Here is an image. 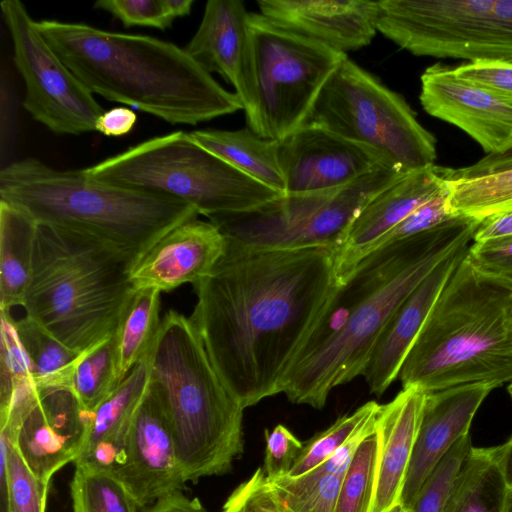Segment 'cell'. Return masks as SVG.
<instances>
[{"mask_svg":"<svg viewBox=\"0 0 512 512\" xmlns=\"http://www.w3.org/2000/svg\"><path fill=\"white\" fill-rule=\"evenodd\" d=\"M193 285L197 303L189 318L244 409L282 393L341 286L329 248H257L228 237L212 271Z\"/></svg>","mask_w":512,"mask_h":512,"instance_id":"obj_1","label":"cell"},{"mask_svg":"<svg viewBox=\"0 0 512 512\" xmlns=\"http://www.w3.org/2000/svg\"><path fill=\"white\" fill-rule=\"evenodd\" d=\"M480 223L458 214L367 255L334 294L287 374L282 393L288 400L321 409L332 389L362 375L399 306L447 255L473 241Z\"/></svg>","mask_w":512,"mask_h":512,"instance_id":"obj_2","label":"cell"},{"mask_svg":"<svg viewBox=\"0 0 512 512\" xmlns=\"http://www.w3.org/2000/svg\"><path fill=\"white\" fill-rule=\"evenodd\" d=\"M64 64L92 93L170 124L197 125L243 110L184 48L85 23L37 21Z\"/></svg>","mask_w":512,"mask_h":512,"instance_id":"obj_3","label":"cell"},{"mask_svg":"<svg viewBox=\"0 0 512 512\" xmlns=\"http://www.w3.org/2000/svg\"><path fill=\"white\" fill-rule=\"evenodd\" d=\"M0 200L39 224L90 236L134 264L167 232L199 215L178 198L94 180L82 169L58 170L35 158L1 169Z\"/></svg>","mask_w":512,"mask_h":512,"instance_id":"obj_4","label":"cell"},{"mask_svg":"<svg viewBox=\"0 0 512 512\" xmlns=\"http://www.w3.org/2000/svg\"><path fill=\"white\" fill-rule=\"evenodd\" d=\"M466 257V256H465ZM440 291L398 378L426 393L512 382V286L465 260Z\"/></svg>","mask_w":512,"mask_h":512,"instance_id":"obj_5","label":"cell"},{"mask_svg":"<svg viewBox=\"0 0 512 512\" xmlns=\"http://www.w3.org/2000/svg\"><path fill=\"white\" fill-rule=\"evenodd\" d=\"M147 357L150 391L186 482L228 472L244 448V407L221 380L190 318L169 310Z\"/></svg>","mask_w":512,"mask_h":512,"instance_id":"obj_6","label":"cell"},{"mask_svg":"<svg viewBox=\"0 0 512 512\" xmlns=\"http://www.w3.org/2000/svg\"><path fill=\"white\" fill-rule=\"evenodd\" d=\"M133 265L90 236L38 223L26 317L81 353L115 334L135 292Z\"/></svg>","mask_w":512,"mask_h":512,"instance_id":"obj_7","label":"cell"},{"mask_svg":"<svg viewBox=\"0 0 512 512\" xmlns=\"http://www.w3.org/2000/svg\"><path fill=\"white\" fill-rule=\"evenodd\" d=\"M82 170L94 180L178 198L208 218L247 211L282 196L185 131L151 138Z\"/></svg>","mask_w":512,"mask_h":512,"instance_id":"obj_8","label":"cell"},{"mask_svg":"<svg viewBox=\"0 0 512 512\" xmlns=\"http://www.w3.org/2000/svg\"><path fill=\"white\" fill-rule=\"evenodd\" d=\"M305 124L370 147L396 170L434 165L436 139L398 93L345 55L319 93Z\"/></svg>","mask_w":512,"mask_h":512,"instance_id":"obj_9","label":"cell"},{"mask_svg":"<svg viewBox=\"0 0 512 512\" xmlns=\"http://www.w3.org/2000/svg\"><path fill=\"white\" fill-rule=\"evenodd\" d=\"M255 107L247 126L262 138L280 140L303 126L339 53L250 13Z\"/></svg>","mask_w":512,"mask_h":512,"instance_id":"obj_10","label":"cell"},{"mask_svg":"<svg viewBox=\"0 0 512 512\" xmlns=\"http://www.w3.org/2000/svg\"><path fill=\"white\" fill-rule=\"evenodd\" d=\"M403 174L382 165L337 189L285 194L247 211L208 219L226 237L248 246L326 247L333 251L365 204Z\"/></svg>","mask_w":512,"mask_h":512,"instance_id":"obj_11","label":"cell"},{"mask_svg":"<svg viewBox=\"0 0 512 512\" xmlns=\"http://www.w3.org/2000/svg\"><path fill=\"white\" fill-rule=\"evenodd\" d=\"M0 7L25 84V110L56 134L95 131L104 109L49 45L25 5L3 0Z\"/></svg>","mask_w":512,"mask_h":512,"instance_id":"obj_12","label":"cell"},{"mask_svg":"<svg viewBox=\"0 0 512 512\" xmlns=\"http://www.w3.org/2000/svg\"><path fill=\"white\" fill-rule=\"evenodd\" d=\"M494 0H380L377 32L417 56L485 60L493 49Z\"/></svg>","mask_w":512,"mask_h":512,"instance_id":"obj_13","label":"cell"},{"mask_svg":"<svg viewBox=\"0 0 512 512\" xmlns=\"http://www.w3.org/2000/svg\"><path fill=\"white\" fill-rule=\"evenodd\" d=\"M285 194L337 189L382 165L374 149L314 124H304L278 140Z\"/></svg>","mask_w":512,"mask_h":512,"instance_id":"obj_14","label":"cell"},{"mask_svg":"<svg viewBox=\"0 0 512 512\" xmlns=\"http://www.w3.org/2000/svg\"><path fill=\"white\" fill-rule=\"evenodd\" d=\"M420 80L419 100L426 113L464 131L487 155L512 151V100L440 63L426 68Z\"/></svg>","mask_w":512,"mask_h":512,"instance_id":"obj_15","label":"cell"},{"mask_svg":"<svg viewBox=\"0 0 512 512\" xmlns=\"http://www.w3.org/2000/svg\"><path fill=\"white\" fill-rule=\"evenodd\" d=\"M447 185L443 167L408 172L374 195L354 217L333 249L335 275L342 286L377 242Z\"/></svg>","mask_w":512,"mask_h":512,"instance_id":"obj_16","label":"cell"},{"mask_svg":"<svg viewBox=\"0 0 512 512\" xmlns=\"http://www.w3.org/2000/svg\"><path fill=\"white\" fill-rule=\"evenodd\" d=\"M114 474L139 507L182 492L180 468L167 419L149 388L130 427L121 464Z\"/></svg>","mask_w":512,"mask_h":512,"instance_id":"obj_17","label":"cell"},{"mask_svg":"<svg viewBox=\"0 0 512 512\" xmlns=\"http://www.w3.org/2000/svg\"><path fill=\"white\" fill-rule=\"evenodd\" d=\"M88 412L66 389H40L25 414L15 446L32 473L50 482L60 468L74 462L84 445Z\"/></svg>","mask_w":512,"mask_h":512,"instance_id":"obj_18","label":"cell"},{"mask_svg":"<svg viewBox=\"0 0 512 512\" xmlns=\"http://www.w3.org/2000/svg\"><path fill=\"white\" fill-rule=\"evenodd\" d=\"M249 20L242 1L209 0L198 29L184 48L204 70L220 74L234 87L246 118L256 100Z\"/></svg>","mask_w":512,"mask_h":512,"instance_id":"obj_19","label":"cell"},{"mask_svg":"<svg viewBox=\"0 0 512 512\" xmlns=\"http://www.w3.org/2000/svg\"><path fill=\"white\" fill-rule=\"evenodd\" d=\"M493 388L470 384L426 393L420 425L406 473L401 503L412 509L438 463L463 436Z\"/></svg>","mask_w":512,"mask_h":512,"instance_id":"obj_20","label":"cell"},{"mask_svg":"<svg viewBox=\"0 0 512 512\" xmlns=\"http://www.w3.org/2000/svg\"><path fill=\"white\" fill-rule=\"evenodd\" d=\"M226 237L211 221H184L160 238L131 268L135 290H173L206 277L221 258Z\"/></svg>","mask_w":512,"mask_h":512,"instance_id":"obj_21","label":"cell"},{"mask_svg":"<svg viewBox=\"0 0 512 512\" xmlns=\"http://www.w3.org/2000/svg\"><path fill=\"white\" fill-rule=\"evenodd\" d=\"M260 13L287 30L346 54L375 37L377 1L258 0Z\"/></svg>","mask_w":512,"mask_h":512,"instance_id":"obj_22","label":"cell"},{"mask_svg":"<svg viewBox=\"0 0 512 512\" xmlns=\"http://www.w3.org/2000/svg\"><path fill=\"white\" fill-rule=\"evenodd\" d=\"M469 244L454 249L403 301L378 337L363 376L370 392L380 397L398 378L402 364L420 333L440 291Z\"/></svg>","mask_w":512,"mask_h":512,"instance_id":"obj_23","label":"cell"},{"mask_svg":"<svg viewBox=\"0 0 512 512\" xmlns=\"http://www.w3.org/2000/svg\"><path fill=\"white\" fill-rule=\"evenodd\" d=\"M425 397V391L411 386L380 405L375 420L378 449L369 512H388L401 502Z\"/></svg>","mask_w":512,"mask_h":512,"instance_id":"obj_24","label":"cell"},{"mask_svg":"<svg viewBox=\"0 0 512 512\" xmlns=\"http://www.w3.org/2000/svg\"><path fill=\"white\" fill-rule=\"evenodd\" d=\"M149 388L150 368L146 356L94 411L88 412L85 442L75 465L114 473L122 462L130 427Z\"/></svg>","mask_w":512,"mask_h":512,"instance_id":"obj_25","label":"cell"},{"mask_svg":"<svg viewBox=\"0 0 512 512\" xmlns=\"http://www.w3.org/2000/svg\"><path fill=\"white\" fill-rule=\"evenodd\" d=\"M190 137L226 163L285 195V180L278 161V140L266 139L250 128L239 130H195Z\"/></svg>","mask_w":512,"mask_h":512,"instance_id":"obj_26","label":"cell"},{"mask_svg":"<svg viewBox=\"0 0 512 512\" xmlns=\"http://www.w3.org/2000/svg\"><path fill=\"white\" fill-rule=\"evenodd\" d=\"M38 223L0 200V309L23 306L29 287Z\"/></svg>","mask_w":512,"mask_h":512,"instance_id":"obj_27","label":"cell"},{"mask_svg":"<svg viewBox=\"0 0 512 512\" xmlns=\"http://www.w3.org/2000/svg\"><path fill=\"white\" fill-rule=\"evenodd\" d=\"M507 492L494 447H473L451 485L442 512H503Z\"/></svg>","mask_w":512,"mask_h":512,"instance_id":"obj_28","label":"cell"},{"mask_svg":"<svg viewBox=\"0 0 512 512\" xmlns=\"http://www.w3.org/2000/svg\"><path fill=\"white\" fill-rule=\"evenodd\" d=\"M160 294L156 288L135 290L114 334L120 382L149 353L160 327Z\"/></svg>","mask_w":512,"mask_h":512,"instance_id":"obj_29","label":"cell"},{"mask_svg":"<svg viewBox=\"0 0 512 512\" xmlns=\"http://www.w3.org/2000/svg\"><path fill=\"white\" fill-rule=\"evenodd\" d=\"M16 327L31 362L35 385L40 389L71 391L82 352L70 349L26 316L16 321Z\"/></svg>","mask_w":512,"mask_h":512,"instance_id":"obj_30","label":"cell"},{"mask_svg":"<svg viewBox=\"0 0 512 512\" xmlns=\"http://www.w3.org/2000/svg\"><path fill=\"white\" fill-rule=\"evenodd\" d=\"M443 172L455 214L483 221L512 211V168L471 177L449 176L445 168Z\"/></svg>","mask_w":512,"mask_h":512,"instance_id":"obj_31","label":"cell"},{"mask_svg":"<svg viewBox=\"0 0 512 512\" xmlns=\"http://www.w3.org/2000/svg\"><path fill=\"white\" fill-rule=\"evenodd\" d=\"M49 482L37 478L16 446L0 436L1 512H45Z\"/></svg>","mask_w":512,"mask_h":512,"instance_id":"obj_32","label":"cell"},{"mask_svg":"<svg viewBox=\"0 0 512 512\" xmlns=\"http://www.w3.org/2000/svg\"><path fill=\"white\" fill-rule=\"evenodd\" d=\"M114 335L82 352L71 392L86 412L94 411L120 384Z\"/></svg>","mask_w":512,"mask_h":512,"instance_id":"obj_33","label":"cell"},{"mask_svg":"<svg viewBox=\"0 0 512 512\" xmlns=\"http://www.w3.org/2000/svg\"><path fill=\"white\" fill-rule=\"evenodd\" d=\"M73 512H137L136 500L111 472L76 464L70 485Z\"/></svg>","mask_w":512,"mask_h":512,"instance_id":"obj_34","label":"cell"},{"mask_svg":"<svg viewBox=\"0 0 512 512\" xmlns=\"http://www.w3.org/2000/svg\"><path fill=\"white\" fill-rule=\"evenodd\" d=\"M345 473L327 474L314 481L266 478V485L277 512H335Z\"/></svg>","mask_w":512,"mask_h":512,"instance_id":"obj_35","label":"cell"},{"mask_svg":"<svg viewBox=\"0 0 512 512\" xmlns=\"http://www.w3.org/2000/svg\"><path fill=\"white\" fill-rule=\"evenodd\" d=\"M380 405L369 401L351 414L339 417L324 431L315 434L301 449L292 469L287 476L299 477L315 469L336 450L345 444L370 418L377 414Z\"/></svg>","mask_w":512,"mask_h":512,"instance_id":"obj_36","label":"cell"},{"mask_svg":"<svg viewBox=\"0 0 512 512\" xmlns=\"http://www.w3.org/2000/svg\"><path fill=\"white\" fill-rule=\"evenodd\" d=\"M376 431L358 446L345 473L335 512H369L376 470Z\"/></svg>","mask_w":512,"mask_h":512,"instance_id":"obj_37","label":"cell"},{"mask_svg":"<svg viewBox=\"0 0 512 512\" xmlns=\"http://www.w3.org/2000/svg\"><path fill=\"white\" fill-rule=\"evenodd\" d=\"M30 383H34L32 366L16 321L10 311L1 310L0 409L9 403L16 388Z\"/></svg>","mask_w":512,"mask_h":512,"instance_id":"obj_38","label":"cell"},{"mask_svg":"<svg viewBox=\"0 0 512 512\" xmlns=\"http://www.w3.org/2000/svg\"><path fill=\"white\" fill-rule=\"evenodd\" d=\"M472 448L470 433L452 446L423 485L412 512H442L451 485Z\"/></svg>","mask_w":512,"mask_h":512,"instance_id":"obj_39","label":"cell"},{"mask_svg":"<svg viewBox=\"0 0 512 512\" xmlns=\"http://www.w3.org/2000/svg\"><path fill=\"white\" fill-rule=\"evenodd\" d=\"M456 215L458 214H455L450 207L447 181V185L441 191L416 208L403 221L383 236L377 242L374 250L433 229Z\"/></svg>","mask_w":512,"mask_h":512,"instance_id":"obj_40","label":"cell"},{"mask_svg":"<svg viewBox=\"0 0 512 512\" xmlns=\"http://www.w3.org/2000/svg\"><path fill=\"white\" fill-rule=\"evenodd\" d=\"M94 8L104 10L118 19L124 27H153L167 29L172 17L166 0H99Z\"/></svg>","mask_w":512,"mask_h":512,"instance_id":"obj_41","label":"cell"},{"mask_svg":"<svg viewBox=\"0 0 512 512\" xmlns=\"http://www.w3.org/2000/svg\"><path fill=\"white\" fill-rule=\"evenodd\" d=\"M465 260L477 273L512 286V235L473 242Z\"/></svg>","mask_w":512,"mask_h":512,"instance_id":"obj_42","label":"cell"},{"mask_svg":"<svg viewBox=\"0 0 512 512\" xmlns=\"http://www.w3.org/2000/svg\"><path fill=\"white\" fill-rule=\"evenodd\" d=\"M265 458L263 471L267 479L287 476L292 469L303 443L282 424L265 430Z\"/></svg>","mask_w":512,"mask_h":512,"instance_id":"obj_43","label":"cell"},{"mask_svg":"<svg viewBox=\"0 0 512 512\" xmlns=\"http://www.w3.org/2000/svg\"><path fill=\"white\" fill-rule=\"evenodd\" d=\"M454 70L459 77L512 100V62L477 60Z\"/></svg>","mask_w":512,"mask_h":512,"instance_id":"obj_44","label":"cell"},{"mask_svg":"<svg viewBox=\"0 0 512 512\" xmlns=\"http://www.w3.org/2000/svg\"><path fill=\"white\" fill-rule=\"evenodd\" d=\"M221 512H277L262 468L231 493Z\"/></svg>","mask_w":512,"mask_h":512,"instance_id":"obj_45","label":"cell"},{"mask_svg":"<svg viewBox=\"0 0 512 512\" xmlns=\"http://www.w3.org/2000/svg\"><path fill=\"white\" fill-rule=\"evenodd\" d=\"M137 122L136 113L126 107H115L104 111L98 118L95 131L105 136L120 137L128 134Z\"/></svg>","mask_w":512,"mask_h":512,"instance_id":"obj_46","label":"cell"},{"mask_svg":"<svg viewBox=\"0 0 512 512\" xmlns=\"http://www.w3.org/2000/svg\"><path fill=\"white\" fill-rule=\"evenodd\" d=\"M512 168V151L501 155H486L471 166L450 169L453 177H471Z\"/></svg>","mask_w":512,"mask_h":512,"instance_id":"obj_47","label":"cell"},{"mask_svg":"<svg viewBox=\"0 0 512 512\" xmlns=\"http://www.w3.org/2000/svg\"><path fill=\"white\" fill-rule=\"evenodd\" d=\"M144 512H208L197 498H188L182 492L164 497Z\"/></svg>","mask_w":512,"mask_h":512,"instance_id":"obj_48","label":"cell"},{"mask_svg":"<svg viewBox=\"0 0 512 512\" xmlns=\"http://www.w3.org/2000/svg\"><path fill=\"white\" fill-rule=\"evenodd\" d=\"M512 235V211L481 221L473 242Z\"/></svg>","mask_w":512,"mask_h":512,"instance_id":"obj_49","label":"cell"},{"mask_svg":"<svg viewBox=\"0 0 512 512\" xmlns=\"http://www.w3.org/2000/svg\"><path fill=\"white\" fill-rule=\"evenodd\" d=\"M497 465L508 490H512V436L504 444L494 447Z\"/></svg>","mask_w":512,"mask_h":512,"instance_id":"obj_50","label":"cell"},{"mask_svg":"<svg viewBox=\"0 0 512 512\" xmlns=\"http://www.w3.org/2000/svg\"><path fill=\"white\" fill-rule=\"evenodd\" d=\"M169 11L174 19L190 14L193 0H166Z\"/></svg>","mask_w":512,"mask_h":512,"instance_id":"obj_51","label":"cell"},{"mask_svg":"<svg viewBox=\"0 0 512 512\" xmlns=\"http://www.w3.org/2000/svg\"><path fill=\"white\" fill-rule=\"evenodd\" d=\"M503 512H512V490H508Z\"/></svg>","mask_w":512,"mask_h":512,"instance_id":"obj_52","label":"cell"},{"mask_svg":"<svg viewBox=\"0 0 512 512\" xmlns=\"http://www.w3.org/2000/svg\"><path fill=\"white\" fill-rule=\"evenodd\" d=\"M388 512H412V509L407 508L401 502L394 505Z\"/></svg>","mask_w":512,"mask_h":512,"instance_id":"obj_53","label":"cell"},{"mask_svg":"<svg viewBox=\"0 0 512 512\" xmlns=\"http://www.w3.org/2000/svg\"><path fill=\"white\" fill-rule=\"evenodd\" d=\"M508 393L510 394V396L512 397V382L508 385Z\"/></svg>","mask_w":512,"mask_h":512,"instance_id":"obj_54","label":"cell"}]
</instances>
